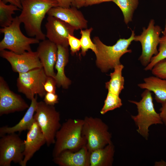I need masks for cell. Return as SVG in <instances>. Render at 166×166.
I'll return each mask as SVG.
<instances>
[{
    "label": "cell",
    "instance_id": "cell-1",
    "mask_svg": "<svg viewBox=\"0 0 166 166\" xmlns=\"http://www.w3.org/2000/svg\"><path fill=\"white\" fill-rule=\"evenodd\" d=\"M22 9L18 17L24 25L28 35L39 40L45 39L41 29L45 15L52 8L58 6L55 0H21Z\"/></svg>",
    "mask_w": 166,
    "mask_h": 166
},
{
    "label": "cell",
    "instance_id": "cell-2",
    "mask_svg": "<svg viewBox=\"0 0 166 166\" xmlns=\"http://www.w3.org/2000/svg\"><path fill=\"white\" fill-rule=\"evenodd\" d=\"M83 123V119H69L61 125L55 136L53 157L65 150L77 152L86 144L82 133Z\"/></svg>",
    "mask_w": 166,
    "mask_h": 166
},
{
    "label": "cell",
    "instance_id": "cell-3",
    "mask_svg": "<svg viewBox=\"0 0 166 166\" xmlns=\"http://www.w3.org/2000/svg\"><path fill=\"white\" fill-rule=\"evenodd\" d=\"M135 36L134 31L132 30L129 38H120L114 45L112 46L105 44L97 36L94 37L93 41L96 45L97 51L95 54L96 63L102 72H107L121 64V57L124 54L131 53L132 51L128 48L134 41Z\"/></svg>",
    "mask_w": 166,
    "mask_h": 166
},
{
    "label": "cell",
    "instance_id": "cell-4",
    "mask_svg": "<svg viewBox=\"0 0 166 166\" xmlns=\"http://www.w3.org/2000/svg\"><path fill=\"white\" fill-rule=\"evenodd\" d=\"M139 101L129 100L137 107L138 114L131 116V118L137 126V131L146 140L148 136V128L152 125L163 123L160 113H157L154 107L151 91L145 90L141 94Z\"/></svg>",
    "mask_w": 166,
    "mask_h": 166
},
{
    "label": "cell",
    "instance_id": "cell-5",
    "mask_svg": "<svg viewBox=\"0 0 166 166\" xmlns=\"http://www.w3.org/2000/svg\"><path fill=\"white\" fill-rule=\"evenodd\" d=\"M22 23L18 16L14 18L9 26L0 29L4 37L0 42V50L7 49L17 54H21L32 51L31 45L39 44L40 40L35 38L25 36L20 28Z\"/></svg>",
    "mask_w": 166,
    "mask_h": 166
},
{
    "label": "cell",
    "instance_id": "cell-6",
    "mask_svg": "<svg viewBox=\"0 0 166 166\" xmlns=\"http://www.w3.org/2000/svg\"><path fill=\"white\" fill-rule=\"evenodd\" d=\"M83 120L82 135L86 140V145L90 153L112 142L108 127L101 119L86 117Z\"/></svg>",
    "mask_w": 166,
    "mask_h": 166
},
{
    "label": "cell",
    "instance_id": "cell-7",
    "mask_svg": "<svg viewBox=\"0 0 166 166\" xmlns=\"http://www.w3.org/2000/svg\"><path fill=\"white\" fill-rule=\"evenodd\" d=\"M34 117L45 139L47 146L54 144L56 133L61 125L59 112L53 106L41 101L38 102Z\"/></svg>",
    "mask_w": 166,
    "mask_h": 166
},
{
    "label": "cell",
    "instance_id": "cell-8",
    "mask_svg": "<svg viewBox=\"0 0 166 166\" xmlns=\"http://www.w3.org/2000/svg\"><path fill=\"white\" fill-rule=\"evenodd\" d=\"M17 80L18 91L30 100L35 95L44 97L46 92L44 85L48 76L43 67L33 69L27 72L18 73Z\"/></svg>",
    "mask_w": 166,
    "mask_h": 166
},
{
    "label": "cell",
    "instance_id": "cell-9",
    "mask_svg": "<svg viewBox=\"0 0 166 166\" xmlns=\"http://www.w3.org/2000/svg\"><path fill=\"white\" fill-rule=\"evenodd\" d=\"M162 31L160 27L155 25V21L152 19L147 27L143 28V31L140 35H135L134 41L139 42L141 45L142 53L139 60L143 66L147 65L153 55L158 53L157 47L159 45L160 35Z\"/></svg>",
    "mask_w": 166,
    "mask_h": 166
},
{
    "label": "cell",
    "instance_id": "cell-10",
    "mask_svg": "<svg viewBox=\"0 0 166 166\" xmlns=\"http://www.w3.org/2000/svg\"><path fill=\"white\" fill-rule=\"evenodd\" d=\"M24 141L15 133L0 139V166H10L12 162L21 165L24 158Z\"/></svg>",
    "mask_w": 166,
    "mask_h": 166
},
{
    "label": "cell",
    "instance_id": "cell-11",
    "mask_svg": "<svg viewBox=\"0 0 166 166\" xmlns=\"http://www.w3.org/2000/svg\"><path fill=\"white\" fill-rule=\"evenodd\" d=\"M0 56L9 62L14 72L18 73L42 67L37 51L32 50L18 54L4 49L0 50Z\"/></svg>",
    "mask_w": 166,
    "mask_h": 166
},
{
    "label": "cell",
    "instance_id": "cell-12",
    "mask_svg": "<svg viewBox=\"0 0 166 166\" xmlns=\"http://www.w3.org/2000/svg\"><path fill=\"white\" fill-rule=\"evenodd\" d=\"M29 106L20 95L10 89L4 78L0 77V116L24 111Z\"/></svg>",
    "mask_w": 166,
    "mask_h": 166
},
{
    "label": "cell",
    "instance_id": "cell-13",
    "mask_svg": "<svg viewBox=\"0 0 166 166\" xmlns=\"http://www.w3.org/2000/svg\"><path fill=\"white\" fill-rule=\"evenodd\" d=\"M45 25L46 37L57 45L68 47V37L74 35L75 29L69 24L56 17L48 16Z\"/></svg>",
    "mask_w": 166,
    "mask_h": 166
},
{
    "label": "cell",
    "instance_id": "cell-14",
    "mask_svg": "<svg viewBox=\"0 0 166 166\" xmlns=\"http://www.w3.org/2000/svg\"><path fill=\"white\" fill-rule=\"evenodd\" d=\"M48 16L57 18L69 24L75 30L86 29L88 21L82 13L77 8L72 6L64 8L57 6L51 8L48 12Z\"/></svg>",
    "mask_w": 166,
    "mask_h": 166
},
{
    "label": "cell",
    "instance_id": "cell-15",
    "mask_svg": "<svg viewBox=\"0 0 166 166\" xmlns=\"http://www.w3.org/2000/svg\"><path fill=\"white\" fill-rule=\"evenodd\" d=\"M38 44L36 51L42 67L47 76L55 78L54 67L57 59V45L48 39L42 40Z\"/></svg>",
    "mask_w": 166,
    "mask_h": 166
},
{
    "label": "cell",
    "instance_id": "cell-16",
    "mask_svg": "<svg viewBox=\"0 0 166 166\" xmlns=\"http://www.w3.org/2000/svg\"><path fill=\"white\" fill-rule=\"evenodd\" d=\"M24 158L21 166H26L27 162L42 146L46 144L45 139L35 121L27 132L26 139L24 140Z\"/></svg>",
    "mask_w": 166,
    "mask_h": 166
},
{
    "label": "cell",
    "instance_id": "cell-17",
    "mask_svg": "<svg viewBox=\"0 0 166 166\" xmlns=\"http://www.w3.org/2000/svg\"><path fill=\"white\" fill-rule=\"evenodd\" d=\"M86 145L77 152L64 150L53 161L60 166H90V152Z\"/></svg>",
    "mask_w": 166,
    "mask_h": 166
},
{
    "label": "cell",
    "instance_id": "cell-18",
    "mask_svg": "<svg viewBox=\"0 0 166 166\" xmlns=\"http://www.w3.org/2000/svg\"><path fill=\"white\" fill-rule=\"evenodd\" d=\"M37 96L36 95L31 101V104L26 112L20 121L13 126H3L0 128V136L5 135L23 131L29 130L35 121L34 117L38 101Z\"/></svg>",
    "mask_w": 166,
    "mask_h": 166
},
{
    "label": "cell",
    "instance_id": "cell-19",
    "mask_svg": "<svg viewBox=\"0 0 166 166\" xmlns=\"http://www.w3.org/2000/svg\"><path fill=\"white\" fill-rule=\"evenodd\" d=\"M57 59L55 65L57 73L55 79L57 87L62 86L66 89L71 83V81L66 77L64 72L65 67L69 60L68 48L60 45H57Z\"/></svg>",
    "mask_w": 166,
    "mask_h": 166
},
{
    "label": "cell",
    "instance_id": "cell-20",
    "mask_svg": "<svg viewBox=\"0 0 166 166\" xmlns=\"http://www.w3.org/2000/svg\"><path fill=\"white\" fill-rule=\"evenodd\" d=\"M144 81L138 86L153 92L157 102L162 104L166 101V79L152 76L144 78Z\"/></svg>",
    "mask_w": 166,
    "mask_h": 166
},
{
    "label": "cell",
    "instance_id": "cell-21",
    "mask_svg": "<svg viewBox=\"0 0 166 166\" xmlns=\"http://www.w3.org/2000/svg\"><path fill=\"white\" fill-rule=\"evenodd\" d=\"M112 142L105 147L90 153V166H111L112 165L115 152Z\"/></svg>",
    "mask_w": 166,
    "mask_h": 166
},
{
    "label": "cell",
    "instance_id": "cell-22",
    "mask_svg": "<svg viewBox=\"0 0 166 166\" xmlns=\"http://www.w3.org/2000/svg\"><path fill=\"white\" fill-rule=\"evenodd\" d=\"M124 68L121 64L116 66L114 71L110 74V80L105 83V88L109 92L119 95L124 88V80L122 75Z\"/></svg>",
    "mask_w": 166,
    "mask_h": 166
},
{
    "label": "cell",
    "instance_id": "cell-23",
    "mask_svg": "<svg viewBox=\"0 0 166 166\" xmlns=\"http://www.w3.org/2000/svg\"><path fill=\"white\" fill-rule=\"evenodd\" d=\"M122 11L125 23L128 24L132 21L133 13L138 7V0H113Z\"/></svg>",
    "mask_w": 166,
    "mask_h": 166
},
{
    "label": "cell",
    "instance_id": "cell-24",
    "mask_svg": "<svg viewBox=\"0 0 166 166\" xmlns=\"http://www.w3.org/2000/svg\"><path fill=\"white\" fill-rule=\"evenodd\" d=\"M20 10L14 5H7L2 0H0V26L2 28L10 25L14 19L12 15L15 14V11Z\"/></svg>",
    "mask_w": 166,
    "mask_h": 166
},
{
    "label": "cell",
    "instance_id": "cell-25",
    "mask_svg": "<svg viewBox=\"0 0 166 166\" xmlns=\"http://www.w3.org/2000/svg\"><path fill=\"white\" fill-rule=\"evenodd\" d=\"M93 30L92 27L85 30H81L80 33L81 38L80 39L81 44V54L84 56L86 52L89 49H91L96 54L97 53V47L96 44L93 42L90 38V34Z\"/></svg>",
    "mask_w": 166,
    "mask_h": 166
},
{
    "label": "cell",
    "instance_id": "cell-26",
    "mask_svg": "<svg viewBox=\"0 0 166 166\" xmlns=\"http://www.w3.org/2000/svg\"><path fill=\"white\" fill-rule=\"evenodd\" d=\"M158 51V53L152 58L149 63L145 67V71H151L158 62L166 59V36L163 35L160 38Z\"/></svg>",
    "mask_w": 166,
    "mask_h": 166
},
{
    "label": "cell",
    "instance_id": "cell-27",
    "mask_svg": "<svg viewBox=\"0 0 166 166\" xmlns=\"http://www.w3.org/2000/svg\"><path fill=\"white\" fill-rule=\"evenodd\" d=\"M122 105L121 100L119 95L108 92L100 113L104 114L109 111L120 107Z\"/></svg>",
    "mask_w": 166,
    "mask_h": 166
},
{
    "label": "cell",
    "instance_id": "cell-28",
    "mask_svg": "<svg viewBox=\"0 0 166 166\" xmlns=\"http://www.w3.org/2000/svg\"><path fill=\"white\" fill-rule=\"evenodd\" d=\"M154 76L166 79V60L164 59L158 62L151 70Z\"/></svg>",
    "mask_w": 166,
    "mask_h": 166
},
{
    "label": "cell",
    "instance_id": "cell-29",
    "mask_svg": "<svg viewBox=\"0 0 166 166\" xmlns=\"http://www.w3.org/2000/svg\"><path fill=\"white\" fill-rule=\"evenodd\" d=\"M69 45L70 47L71 53L72 54L79 51L81 48L80 39L74 36L69 34L68 37Z\"/></svg>",
    "mask_w": 166,
    "mask_h": 166
},
{
    "label": "cell",
    "instance_id": "cell-30",
    "mask_svg": "<svg viewBox=\"0 0 166 166\" xmlns=\"http://www.w3.org/2000/svg\"><path fill=\"white\" fill-rule=\"evenodd\" d=\"M56 82L53 77L48 76L44 85V88L46 93H56Z\"/></svg>",
    "mask_w": 166,
    "mask_h": 166
},
{
    "label": "cell",
    "instance_id": "cell-31",
    "mask_svg": "<svg viewBox=\"0 0 166 166\" xmlns=\"http://www.w3.org/2000/svg\"><path fill=\"white\" fill-rule=\"evenodd\" d=\"M44 97V101L48 105L54 106L58 102V96L56 93H46Z\"/></svg>",
    "mask_w": 166,
    "mask_h": 166
},
{
    "label": "cell",
    "instance_id": "cell-32",
    "mask_svg": "<svg viewBox=\"0 0 166 166\" xmlns=\"http://www.w3.org/2000/svg\"><path fill=\"white\" fill-rule=\"evenodd\" d=\"M161 105L162 107L160 109V114L163 123L166 126V101Z\"/></svg>",
    "mask_w": 166,
    "mask_h": 166
},
{
    "label": "cell",
    "instance_id": "cell-33",
    "mask_svg": "<svg viewBox=\"0 0 166 166\" xmlns=\"http://www.w3.org/2000/svg\"><path fill=\"white\" fill-rule=\"evenodd\" d=\"M58 2V6L64 8H69L72 6L73 0H55Z\"/></svg>",
    "mask_w": 166,
    "mask_h": 166
},
{
    "label": "cell",
    "instance_id": "cell-34",
    "mask_svg": "<svg viewBox=\"0 0 166 166\" xmlns=\"http://www.w3.org/2000/svg\"><path fill=\"white\" fill-rule=\"evenodd\" d=\"M113 0H86L85 6L98 4L102 2L112 1Z\"/></svg>",
    "mask_w": 166,
    "mask_h": 166
},
{
    "label": "cell",
    "instance_id": "cell-35",
    "mask_svg": "<svg viewBox=\"0 0 166 166\" xmlns=\"http://www.w3.org/2000/svg\"><path fill=\"white\" fill-rule=\"evenodd\" d=\"M86 0H73L72 6L79 8L85 6Z\"/></svg>",
    "mask_w": 166,
    "mask_h": 166
},
{
    "label": "cell",
    "instance_id": "cell-36",
    "mask_svg": "<svg viewBox=\"0 0 166 166\" xmlns=\"http://www.w3.org/2000/svg\"><path fill=\"white\" fill-rule=\"evenodd\" d=\"M5 3L9 2L10 4L17 6L20 10L22 9L21 0H2Z\"/></svg>",
    "mask_w": 166,
    "mask_h": 166
},
{
    "label": "cell",
    "instance_id": "cell-37",
    "mask_svg": "<svg viewBox=\"0 0 166 166\" xmlns=\"http://www.w3.org/2000/svg\"><path fill=\"white\" fill-rule=\"evenodd\" d=\"M162 33L164 36H166V19L165 20V24L164 30L162 31Z\"/></svg>",
    "mask_w": 166,
    "mask_h": 166
}]
</instances>
